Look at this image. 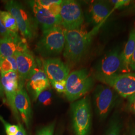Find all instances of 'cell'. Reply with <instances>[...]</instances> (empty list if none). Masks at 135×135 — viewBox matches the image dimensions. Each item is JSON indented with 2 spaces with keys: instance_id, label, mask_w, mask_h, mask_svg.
I'll list each match as a JSON object with an SVG mask.
<instances>
[{
  "instance_id": "1",
  "label": "cell",
  "mask_w": 135,
  "mask_h": 135,
  "mask_svg": "<svg viewBox=\"0 0 135 135\" xmlns=\"http://www.w3.org/2000/svg\"><path fill=\"white\" fill-rule=\"evenodd\" d=\"M96 30L89 32L82 27L75 30H65L63 56L68 64L75 65L82 60L87 53Z\"/></svg>"
},
{
  "instance_id": "2",
  "label": "cell",
  "mask_w": 135,
  "mask_h": 135,
  "mask_svg": "<svg viewBox=\"0 0 135 135\" xmlns=\"http://www.w3.org/2000/svg\"><path fill=\"white\" fill-rule=\"evenodd\" d=\"M94 84V79L87 69L74 71L66 79L65 95L69 101H76L90 92Z\"/></svg>"
},
{
  "instance_id": "3",
  "label": "cell",
  "mask_w": 135,
  "mask_h": 135,
  "mask_svg": "<svg viewBox=\"0 0 135 135\" xmlns=\"http://www.w3.org/2000/svg\"><path fill=\"white\" fill-rule=\"evenodd\" d=\"M65 30L62 26H58L43 32L36 44V51L46 58L60 55L65 47Z\"/></svg>"
},
{
  "instance_id": "4",
  "label": "cell",
  "mask_w": 135,
  "mask_h": 135,
  "mask_svg": "<svg viewBox=\"0 0 135 135\" xmlns=\"http://www.w3.org/2000/svg\"><path fill=\"white\" fill-rule=\"evenodd\" d=\"M5 9L14 17L19 31L24 39H34L37 32L38 23L21 3L16 1H7Z\"/></svg>"
},
{
  "instance_id": "5",
  "label": "cell",
  "mask_w": 135,
  "mask_h": 135,
  "mask_svg": "<svg viewBox=\"0 0 135 135\" xmlns=\"http://www.w3.org/2000/svg\"><path fill=\"white\" fill-rule=\"evenodd\" d=\"M72 127L75 135H89L92 127V113L89 98L85 97L71 105Z\"/></svg>"
},
{
  "instance_id": "6",
  "label": "cell",
  "mask_w": 135,
  "mask_h": 135,
  "mask_svg": "<svg viewBox=\"0 0 135 135\" xmlns=\"http://www.w3.org/2000/svg\"><path fill=\"white\" fill-rule=\"evenodd\" d=\"M94 104L97 115L104 120L115 106L118 98L117 93L106 85H98L94 92Z\"/></svg>"
},
{
  "instance_id": "7",
  "label": "cell",
  "mask_w": 135,
  "mask_h": 135,
  "mask_svg": "<svg viewBox=\"0 0 135 135\" xmlns=\"http://www.w3.org/2000/svg\"><path fill=\"white\" fill-rule=\"evenodd\" d=\"M121 73H125L121 57V52L114 49L106 54L97 65L94 73L98 81L112 77Z\"/></svg>"
},
{
  "instance_id": "8",
  "label": "cell",
  "mask_w": 135,
  "mask_h": 135,
  "mask_svg": "<svg viewBox=\"0 0 135 135\" xmlns=\"http://www.w3.org/2000/svg\"><path fill=\"white\" fill-rule=\"evenodd\" d=\"M60 16L61 26L66 30L80 28L85 20L81 6L77 1L74 0L62 1Z\"/></svg>"
},
{
  "instance_id": "9",
  "label": "cell",
  "mask_w": 135,
  "mask_h": 135,
  "mask_svg": "<svg viewBox=\"0 0 135 135\" xmlns=\"http://www.w3.org/2000/svg\"><path fill=\"white\" fill-rule=\"evenodd\" d=\"M101 82L112 88L123 98H128L135 94V73H122L105 79Z\"/></svg>"
},
{
  "instance_id": "10",
  "label": "cell",
  "mask_w": 135,
  "mask_h": 135,
  "mask_svg": "<svg viewBox=\"0 0 135 135\" xmlns=\"http://www.w3.org/2000/svg\"><path fill=\"white\" fill-rule=\"evenodd\" d=\"M1 82L6 95V101L11 110L15 119L21 123V117L15 105V98L19 89V78L18 73L9 72L1 73Z\"/></svg>"
},
{
  "instance_id": "11",
  "label": "cell",
  "mask_w": 135,
  "mask_h": 135,
  "mask_svg": "<svg viewBox=\"0 0 135 135\" xmlns=\"http://www.w3.org/2000/svg\"><path fill=\"white\" fill-rule=\"evenodd\" d=\"M14 56L19 78V84L23 85L24 81L29 80L37 69V62L33 54L29 50L22 52H16Z\"/></svg>"
},
{
  "instance_id": "12",
  "label": "cell",
  "mask_w": 135,
  "mask_h": 135,
  "mask_svg": "<svg viewBox=\"0 0 135 135\" xmlns=\"http://www.w3.org/2000/svg\"><path fill=\"white\" fill-rule=\"evenodd\" d=\"M43 70L50 83L66 80L70 74L69 65L58 58H48L43 62Z\"/></svg>"
},
{
  "instance_id": "13",
  "label": "cell",
  "mask_w": 135,
  "mask_h": 135,
  "mask_svg": "<svg viewBox=\"0 0 135 135\" xmlns=\"http://www.w3.org/2000/svg\"><path fill=\"white\" fill-rule=\"evenodd\" d=\"M28 2L35 19L40 25L43 32L55 27L61 26V19L54 17L49 10L40 5L37 1Z\"/></svg>"
},
{
  "instance_id": "14",
  "label": "cell",
  "mask_w": 135,
  "mask_h": 135,
  "mask_svg": "<svg viewBox=\"0 0 135 135\" xmlns=\"http://www.w3.org/2000/svg\"><path fill=\"white\" fill-rule=\"evenodd\" d=\"M15 105L19 113L21 119L29 129L32 119V108L29 95L23 87L20 84L15 98Z\"/></svg>"
},
{
  "instance_id": "15",
  "label": "cell",
  "mask_w": 135,
  "mask_h": 135,
  "mask_svg": "<svg viewBox=\"0 0 135 135\" xmlns=\"http://www.w3.org/2000/svg\"><path fill=\"white\" fill-rule=\"evenodd\" d=\"M50 87V83L48 78L44 72L43 69H38L34 74L30 78L27 89L33 97L34 100L38 99L40 94Z\"/></svg>"
},
{
  "instance_id": "16",
  "label": "cell",
  "mask_w": 135,
  "mask_h": 135,
  "mask_svg": "<svg viewBox=\"0 0 135 135\" xmlns=\"http://www.w3.org/2000/svg\"><path fill=\"white\" fill-rule=\"evenodd\" d=\"M111 10L110 4L104 1H96L90 5L87 14L89 23L97 27L106 18Z\"/></svg>"
},
{
  "instance_id": "17",
  "label": "cell",
  "mask_w": 135,
  "mask_h": 135,
  "mask_svg": "<svg viewBox=\"0 0 135 135\" xmlns=\"http://www.w3.org/2000/svg\"><path fill=\"white\" fill-rule=\"evenodd\" d=\"M29 50L26 39L0 38V58L14 56L16 52H24Z\"/></svg>"
},
{
  "instance_id": "18",
  "label": "cell",
  "mask_w": 135,
  "mask_h": 135,
  "mask_svg": "<svg viewBox=\"0 0 135 135\" xmlns=\"http://www.w3.org/2000/svg\"><path fill=\"white\" fill-rule=\"evenodd\" d=\"M135 49V28L131 31L128 40L125 48L121 52V57L124 67V73L130 72L131 59Z\"/></svg>"
},
{
  "instance_id": "19",
  "label": "cell",
  "mask_w": 135,
  "mask_h": 135,
  "mask_svg": "<svg viewBox=\"0 0 135 135\" xmlns=\"http://www.w3.org/2000/svg\"><path fill=\"white\" fill-rule=\"evenodd\" d=\"M39 4L49 10L54 17L61 19V4L62 2L61 0H38Z\"/></svg>"
},
{
  "instance_id": "20",
  "label": "cell",
  "mask_w": 135,
  "mask_h": 135,
  "mask_svg": "<svg viewBox=\"0 0 135 135\" xmlns=\"http://www.w3.org/2000/svg\"><path fill=\"white\" fill-rule=\"evenodd\" d=\"M0 18L5 27L9 31L15 33H18L19 29L16 20L9 12L0 10Z\"/></svg>"
},
{
  "instance_id": "21",
  "label": "cell",
  "mask_w": 135,
  "mask_h": 135,
  "mask_svg": "<svg viewBox=\"0 0 135 135\" xmlns=\"http://www.w3.org/2000/svg\"><path fill=\"white\" fill-rule=\"evenodd\" d=\"M9 72L18 73L15 56L7 58H0V72L6 73Z\"/></svg>"
},
{
  "instance_id": "22",
  "label": "cell",
  "mask_w": 135,
  "mask_h": 135,
  "mask_svg": "<svg viewBox=\"0 0 135 135\" xmlns=\"http://www.w3.org/2000/svg\"><path fill=\"white\" fill-rule=\"evenodd\" d=\"M121 128L122 124L119 117L117 115H114L104 135H120Z\"/></svg>"
},
{
  "instance_id": "23",
  "label": "cell",
  "mask_w": 135,
  "mask_h": 135,
  "mask_svg": "<svg viewBox=\"0 0 135 135\" xmlns=\"http://www.w3.org/2000/svg\"><path fill=\"white\" fill-rule=\"evenodd\" d=\"M39 103L44 106H48L50 105L52 102V93L50 90H45L41 92L38 97Z\"/></svg>"
},
{
  "instance_id": "24",
  "label": "cell",
  "mask_w": 135,
  "mask_h": 135,
  "mask_svg": "<svg viewBox=\"0 0 135 135\" xmlns=\"http://www.w3.org/2000/svg\"><path fill=\"white\" fill-rule=\"evenodd\" d=\"M21 37L17 33H13L9 31L3 24L0 18V38L8 39H18Z\"/></svg>"
},
{
  "instance_id": "25",
  "label": "cell",
  "mask_w": 135,
  "mask_h": 135,
  "mask_svg": "<svg viewBox=\"0 0 135 135\" xmlns=\"http://www.w3.org/2000/svg\"><path fill=\"white\" fill-rule=\"evenodd\" d=\"M55 125L56 123L53 122L44 126L37 131L36 135H54Z\"/></svg>"
},
{
  "instance_id": "26",
  "label": "cell",
  "mask_w": 135,
  "mask_h": 135,
  "mask_svg": "<svg viewBox=\"0 0 135 135\" xmlns=\"http://www.w3.org/2000/svg\"><path fill=\"white\" fill-rule=\"evenodd\" d=\"M54 89L59 93H65L66 89V80H63L59 82H53L51 83Z\"/></svg>"
},
{
  "instance_id": "27",
  "label": "cell",
  "mask_w": 135,
  "mask_h": 135,
  "mask_svg": "<svg viewBox=\"0 0 135 135\" xmlns=\"http://www.w3.org/2000/svg\"><path fill=\"white\" fill-rule=\"evenodd\" d=\"M128 107L131 111L135 113V94L128 98Z\"/></svg>"
},
{
  "instance_id": "28",
  "label": "cell",
  "mask_w": 135,
  "mask_h": 135,
  "mask_svg": "<svg viewBox=\"0 0 135 135\" xmlns=\"http://www.w3.org/2000/svg\"><path fill=\"white\" fill-rule=\"evenodd\" d=\"M130 68V70H132L135 71V49L131 59Z\"/></svg>"
},
{
  "instance_id": "29",
  "label": "cell",
  "mask_w": 135,
  "mask_h": 135,
  "mask_svg": "<svg viewBox=\"0 0 135 135\" xmlns=\"http://www.w3.org/2000/svg\"><path fill=\"white\" fill-rule=\"evenodd\" d=\"M13 135H27L24 126L21 123L20 124L19 130L16 133Z\"/></svg>"
},
{
  "instance_id": "30",
  "label": "cell",
  "mask_w": 135,
  "mask_h": 135,
  "mask_svg": "<svg viewBox=\"0 0 135 135\" xmlns=\"http://www.w3.org/2000/svg\"><path fill=\"white\" fill-rule=\"evenodd\" d=\"M0 98H2L3 100V101H6V99H5V93L4 91V89L2 86V84L1 82V74L0 72Z\"/></svg>"
},
{
  "instance_id": "31",
  "label": "cell",
  "mask_w": 135,
  "mask_h": 135,
  "mask_svg": "<svg viewBox=\"0 0 135 135\" xmlns=\"http://www.w3.org/2000/svg\"><path fill=\"white\" fill-rule=\"evenodd\" d=\"M131 135H135V127H133L131 130Z\"/></svg>"
}]
</instances>
